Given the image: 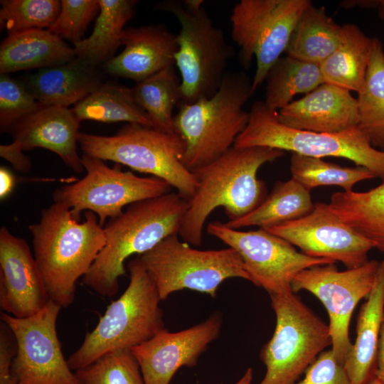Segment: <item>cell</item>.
Segmentation results:
<instances>
[{"mask_svg": "<svg viewBox=\"0 0 384 384\" xmlns=\"http://www.w3.org/2000/svg\"><path fill=\"white\" fill-rule=\"evenodd\" d=\"M284 154L266 146H233L215 161L191 171L198 187L188 201L178 236L199 246L204 224L217 208H223L228 220L242 218L256 209L267 196L265 183L257 176L259 169Z\"/></svg>", "mask_w": 384, "mask_h": 384, "instance_id": "cell-1", "label": "cell"}, {"mask_svg": "<svg viewBox=\"0 0 384 384\" xmlns=\"http://www.w3.org/2000/svg\"><path fill=\"white\" fill-rule=\"evenodd\" d=\"M28 230L49 299L61 308L68 307L75 299L77 281L87 274L106 243L104 228L93 212L87 211L80 223L67 206L53 202Z\"/></svg>", "mask_w": 384, "mask_h": 384, "instance_id": "cell-2", "label": "cell"}, {"mask_svg": "<svg viewBox=\"0 0 384 384\" xmlns=\"http://www.w3.org/2000/svg\"><path fill=\"white\" fill-rule=\"evenodd\" d=\"M188 201L178 193L134 203L103 227L106 243L82 284L98 294L112 297L119 291V279L126 274L124 262L140 255L166 237L178 233Z\"/></svg>", "mask_w": 384, "mask_h": 384, "instance_id": "cell-3", "label": "cell"}, {"mask_svg": "<svg viewBox=\"0 0 384 384\" xmlns=\"http://www.w3.org/2000/svg\"><path fill=\"white\" fill-rule=\"evenodd\" d=\"M252 81L243 72H227L218 91L192 104L180 103L174 127L183 141V165L189 171L206 166L233 146L245 129L252 95Z\"/></svg>", "mask_w": 384, "mask_h": 384, "instance_id": "cell-4", "label": "cell"}, {"mask_svg": "<svg viewBox=\"0 0 384 384\" xmlns=\"http://www.w3.org/2000/svg\"><path fill=\"white\" fill-rule=\"evenodd\" d=\"M130 281L107 308L95 328L67 359L72 370L84 368L116 351L131 350L164 328L161 301L154 281L137 256L127 264Z\"/></svg>", "mask_w": 384, "mask_h": 384, "instance_id": "cell-5", "label": "cell"}, {"mask_svg": "<svg viewBox=\"0 0 384 384\" xmlns=\"http://www.w3.org/2000/svg\"><path fill=\"white\" fill-rule=\"evenodd\" d=\"M78 142L85 154L164 180L187 201L196 191L198 181L182 162L185 146L177 134L127 123L111 136L80 132Z\"/></svg>", "mask_w": 384, "mask_h": 384, "instance_id": "cell-6", "label": "cell"}, {"mask_svg": "<svg viewBox=\"0 0 384 384\" xmlns=\"http://www.w3.org/2000/svg\"><path fill=\"white\" fill-rule=\"evenodd\" d=\"M233 146H266L319 159L343 158L384 181V151L374 148L358 127L335 133L293 129L280 122L277 112L264 101L252 104L248 123Z\"/></svg>", "mask_w": 384, "mask_h": 384, "instance_id": "cell-7", "label": "cell"}, {"mask_svg": "<svg viewBox=\"0 0 384 384\" xmlns=\"http://www.w3.org/2000/svg\"><path fill=\"white\" fill-rule=\"evenodd\" d=\"M270 297L276 326L260 351L266 373L259 384H296L319 354L331 346L329 326L294 292Z\"/></svg>", "mask_w": 384, "mask_h": 384, "instance_id": "cell-8", "label": "cell"}, {"mask_svg": "<svg viewBox=\"0 0 384 384\" xmlns=\"http://www.w3.org/2000/svg\"><path fill=\"white\" fill-rule=\"evenodd\" d=\"M156 9L172 14L181 26L174 55L181 74V102L192 104L210 97L221 85L233 55L223 31L214 26L204 7L193 13L181 1H166Z\"/></svg>", "mask_w": 384, "mask_h": 384, "instance_id": "cell-9", "label": "cell"}, {"mask_svg": "<svg viewBox=\"0 0 384 384\" xmlns=\"http://www.w3.org/2000/svg\"><path fill=\"white\" fill-rule=\"evenodd\" d=\"M151 276L160 298L185 289L214 298L226 279L238 277L251 282L240 255L232 247L200 250L171 235L148 252L137 255Z\"/></svg>", "mask_w": 384, "mask_h": 384, "instance_id": "cell-10", "label": "cell"}, {"mask_svg": "<svg viewBox=\"0 0 384 384\" xmlns=\"http://www.w3.org/2000/svg\"><path fill=\"white\" fill-rule=\"evenodd\" d=\"M311 4L309 0H241L234 6L231 36L239 47L240 63L248 68L256 58L252 95L285 52L299 18Z\"/></svg>", "mask_w": 384, "mask_h": 384, "instance_id": "cell-11", "label": "cell"}, {"mask_svg": "<svg viewBox=\"0 0 384 384\" xmlns=\"http://www.w3.org/2000/svg\"><path fill=\"white\" fill-rule=\"evenodd\" d=\"M81 157L85 176L53 193L54 202L67 206L77 220L82 211H92L103 228L107 220L121 215L125 206L171 192V186L159 178L141 177L122 171L119 164L110 167L85 154Z\"/></svg>", "mask_w": 384, "mask_h": 384, "instance_id": "cell-12", "label": "cell"}, {"mask_svg": "<svg viewBox=\"0 0 384 384\" xmlns=\"http://www.w3.org/2000/svg\"><path fill=\"white\" fill-rule=\"evenodd\" d=\"M207 232L238 252L251 282L269 294L293 292L294 277L305 269L336 263L299 252L284 239L262 228L242 231L215 221L208 224Z\"/></svg>", "mask_w": 384, "mask_h": 384, "instance_id": "cell-13", "label": "cell"}, {"mask_svg": "<svg viewBox=\"0 0 384 384\" xmlns=\"http://www.w3.org/2000/svg\"><path fill=\"white\" fill-rule=\"evenodd\" d=\"M336 263L316 265L299 272L292 284L297 293L306 290L325 306L329 319L331 350L343 365L352 344L349 324L358 302L370 293L380 262L368 260L364 265L339 271Z\"/></svg>", "mask_w": 384, "mask_h": 384, "instance_id": "cell-14", "label": "cell"}, {"mask_svg": "<svg viewBox=\"0 0 384 384\" xmlns=\"http://www.w3.org/2000/svg\"><path fill=\"white\" fill-rule=\"evenodd\" d=\"M60 309L50 299L39 312L27 318L1 314V321L16 341V354L11 364L16 384H83L72 372L62 352L56 331Z\"/></svg>", "mask_w": 384, "mask_h": 384, "instance_id": "cell-15", "label": "cell"}, {"mask_svg": "<svg viewBox=\"0 0 384 384\" xmlns=\"http://www.w3.org/2000/svg\"><path fill=\"white\" fill-rule=\"evenodd\" d=\"M312 257L340 262L347 269L366 263L373 241L344 224L331 210L329 203L316 202L308 215L265 229Z\"/></svg>", "mask_w": 384, "mask_h": 384, "instance_id": "cell-16", "label": "cell"}, {"mask_svg": "<svg viewBox=\"0 0 384 384\" xmlns=\"http://www.w3.org/2000/svg\"><path fill=\"white\" fill-rule=\"evenodd\" d=\"M221 326V316L213 314L206 321L180 331L164 329L132 348L144 384H169L180 368L195 366L208 345L218 337Z\"/></svg>", "mask_w": 384, "mask_h": 384, "instance_id": "cell-17", "label": "cell"}, {"mask_svg": "<svg viewBox=\"0 0 384 384\" xmlns=\"http://www.w3.org/2000/svg\"><path fill=\"white\" fill-rule=\"evenodd\" d=\"M50 300L28 242L0 229V306L16 318L39 312Z\"/></svg>", "mask_w": 384, "mask_h": 384, "instance_id": "cell-18", "label": "cell"}, {"mask_svg": "<svg viewBox=\"0 0 384 384\" xmlns=\"http://www.w3.org/2000/svg\"><path fill=\"white\" fill-rule=\"evenodd\" d=\"M81 121L72 108L43 105L14 124L11 144L21 151L43 148L55 153L69 168L85 169L77 149Z\"/></svg>", "mask_w": 384, "mask_h": 384, "instance_id": "cell-19", "label": "cell"}, {"mask_svg": "<svg viewBox=\"0 0 384 384\" xmlns=\"http://www.w3.org/2000/svg\"><path fill=\"white\" fill-rule=\"evenodd\" d=\"M287 127L315 132L335 133L358 127V102L351 92L324 82L277 112Z\"/></svg>", "mask_w": 384, "mask_h": 384, "instance_id": "cell-20", "label": "cell"}, {"mask_svg": "<svg viewBox=\"0 0 384 384\" xmlns=\"http://www.w3.org/2000/svg\"><path fill=\"white\" fill-rule=\"evenodd\" d=\"M124 50L103 65L112 75L142 81L175 65L176 35L163 24L124 28Z\"/></svg>", "mask_w": 384, "mask_h": 384, "instance_id": "cell-21", "label": "cell"}, {"mask_svg": "<svg viewBox=\"0 0 384 384\" xmlns=\"http://www.w3.org/2000/svg\"><path fill=\"white\" fill-rule=\"evenodd\" d=\"M23 83L40 104L68 107L85 99L103 82L97 67L75 57L38 70Z\"/></svg>", "mask_w": 384, "mask_h": 384, "instance_id": "cell-22", "label": "cell"}, {"mask_svg": "<svg viewBox=\"0 0 384 384\" xmlns=\"http://www.w3.org/2000/svg\"><path fill=\"white\" fill-rule=\"evenodd\" d=\"M384 317V260L373 289L357 319L356 338L343 363L351 384H366L375 377L377 351Z\"/></svg>", "mask_w": 384, "mask_h": 384, "instance_id": "cell-23", "label": "cell"}, {"mask_svg": "<svg viewBox=\"0 0 384 384\" xmlns=\"http://www.w3.org/2000/svg\"><path fill=\"white\" fill-rule=\"evenodd\" d=\"M76 56L73 48L48 29H32L4 38L0 46V73L38 68L67 63Z\"/></svg>", "mask_w": 384, "mask_h": 384, "instance_id": "cell-24", "label": "cell"}, {"mask_svg": "<svg viewBox=\"0 0 384 384\" xmlns=\"http://www.w3.org/2000/svg\"><path fill=\"white\" fill-rule=\"evenodd\" d=\"M343 26L336 23L324 7L312 4L302 13L285 50L292 58L320 65L338 47Z\"/></svg>", "mask_w": 384, "mask_h": 384, "instance_id": "cell-25", "label": "cell"}, {"mask_svg": "<svg viewBox=\"0 0 384 384\" xmlns=\"http://www.w3.org/2000/svg\"><path fill=\"white\" fill-rule=\"evenodd\" d=\"M343 26V38L321 65L324 82L358 94L362 90L369 65L373 38L367 36L356 25Z\"/></svg>", "mask_w": 384, "mask_h": 384, "instance_id": "cell-26", "label": "cell"}, {"mask_svg": "<svg viewBox=\"0 0 384 384\" xmlns=\"http://www.w3.org/2000/svg\"><path fill=\"white\" fill-rule=\"evenodd\" d=\"M100 12L91 35L74 44L76 56L99 67L114 57L122 45L124 25L134 15L137 1L98 0Z\"/></svg>", "mask_w": 384, "mask_h": 384, "instance_id": "cell-27", "label": "cell"}, {"mask_svg": "<svg viewBox=\"0 0 384 384\" xmlns=\"http://www.w3.org/2000/svg\"><path fill=\"white\" fill-rule=\"evenodd\" d=\"M314 206L310 191L291 178L277 182L253 211L238 220H228L225 224L236 230L249 226L268 229L302 218L310 213Z\"/></svg>", "mask_w": 384, "mask_h": 384, "instance_id": "cell-28", "label": "cell"}, {"mask_svg": "<svg viewBox=\"0 0 384 384\" xmlns=\"http://www.w3.org/2000/svg\"><path fill=\"white\" fill-rule=\"evenodd\" d=\"M329 206L341 222L373 241L384 253V181L366 191L334 193Z\"/></svg>", "mask_w": 384, "mask_h": 384, "instance_id": "cell-29", "label": "cell"}, {"mask_svg": "<svg viewBox=\"0 0 384 384\" xmlns=\"http://www.w3.org/2000/svg\"><path fill=\"white\" fill-rule=\"evenodd\" d=\"M72 110L80 121L126 122L153 127L150 117L135 100L132 89L113 82L102 83Z\"/></svg>", "mask_w": 384, "mask_h": 384, "instance_id": "cell-30", "label": "cell"}, {"mask_svg": "<svg viewBox=\"0 0 384 384\" xmlns=\"http://www.w3.org/2000/svg\"><path fill=\"white\" fill-rule=\"evenodd\" d=\"M265 105L278 112L298 94H307L324 82L320 65L286 55L270 69L265 80Z\"/></svg>", "mask_w": 384, "mask_h": 384, "instance_id": "cell-31", "label": "cell"}, {"mask_svg": "<svg viewBox=\"0 0 384 384\" xmlns=\"http://www.w3.org/2000/svg\"><path fill=\"white\" fill-rule=\"evenodd\" d=\"M358 127L375 149L384 151V49L377 37L366 80L358 94Z\"/></svg>", "mask_w": 384, "mask_h": 384, "instance_id": "cell-32", "label": "cell"}, {"mask_svg": "<svg viewBox=\"0 0 384 384\" xmlns=\"http://www.w3.org/2000/svg\"><path fill=\"white\" fill-rule=\"evenodd\" d=\"M132 89L135 100L150 117L153 128L176 134L173 111L181 102V80L174 65L136 82Z\"/></svg>", "mask_w": 384, "mask_h": 384, "instance_id": "cell-33", "label": "cell"}, {"mask_svg": "<svg viewBox=\"0 0 384 384\" xmlns=\"http://www.w3.org/2000/svg\"><path fill=\"white\" fill-rule=\"evenodd\" d=\"M290 172L292 178L309 191L319 186H336L345 192H351L357 183L375 177L362 166H341L322 159L294 153L290 159Z\"/></svg>", "mask_w": 384, "mask_h": 384, "instance_id": "cell-34", "label": "cell"}, {"mask_svg": "<svg viewBox=\"0 0 384 384\" xmlns=\"http://www.w3.org/2000/svg\"><path fill=\"white\" fill-rule=\"evenodd\" d=\"M0 28L8 35L32 29H48L60 10L58 0H1Z\"/></svg>", "mask_w": 384, "mask_h": 384, "instance_id": "cell-35", "label": "cell"}, {"mask_svg": "<svg viewBox=\"0 0 384 384\" xmlns=\"http://www.w3.org/2000/svg\"><path fill=\"white\" fill-rule=\"evenodd\" d=\"M75 373L83 384H144L131 350L109 353Z\"/></svg>", "mask_w": 384, "mask_h": 384, "instance_id": "cell-36", "label": "cell"}, {"mask_svg": "<svg viewBox=\"0 0 384 384\" xmlns=\"http://www.w3.org/2000/svg\"><path fill=\"white\" fill-rule=\"evenodd\" d=\"M40 103L26 85L9 74L0 75V129L10 133L14 124L36 110Z\"/></svg>", "mask_w": 384, "mask_h": 384, "instance_id": "cell-37", "label": "cell"}, {"mask_svg": "<svg viewBox=\"0 0 384 384\" xmlns=\"http://www.w3.org/2000/svg\"><path fill=\"white\" fill-rule=\"evenodd\" d=\"M59 14L48 28L73 44L82 41L92 20L100 12L98 0H61Z\"/></svg>", "mask_w": 384, "mask_h": 384, "instance_id": "cell-38", "label": "cell"}, {"mask_svg": "<svg viewBox=\"0 0 384 384\" xmlns=\"http://www.w3.org/2000/svg\"><path fill=\"white\" fill-rule=\"evenodd\" d=\"M296 384H351L341 364L331 349L324 351L305 371Z\"/></svg>", "mask_w": 384, "mask_h": 384, "instance_id": "cell-39", "label": "cell"}, {"mask_svg": "<svg viewBox=\"0 0 384 384\" xmlns=\"http://www.w3.org/2000/svg\"><path fill=\"white\" fill-rule=\"evenodd\" d=\"M15 337L7 325L0 326V384H16L11 373V364L16 354Z\"/></svg>", "mask_w": 384, "mask_h": 384, "instance_id": "cell-40", "label": "cell"}, {"mask_svg": "<svg viewBox=\"0 0 384 384\" xmlns=\"http://www.w3.org/2000/svg\"><path fill=\"white\" fill-rule=\"evenodd\" d=\"M0 156L19 172L27 173L31 169V159L11 143L0 145Z\"/></svg>", "mask_w": 384, "mask_h": 384, "instance_id": "cell-41", "label": "cell"}, {"mask_svg": "<svg viewBox=\"0 0 384 384\" xmlns=\"http://www.w3.org/2000/svg\"><path fill=\"white\" fill-rule=\"evenodd\" d=\"M16 185L14 174L6 167H0V199L4 200L13 191Z\"/></svg>", "mask_w": 384, "mask_h": 384, "instance_id": "cell-42", "label": "cell"}, {"mask_svg": "<svg viewBox=\"0 0 384 384\" xmlns=\"http://www.w3.org/2000/svg\"><path fill=\"white\" fill-rule=\"evenodd\" d=\"M375 377L384 382V317L378 346Z\"/></svg>", "mask_w": 384, "mask_h": 384, "instance_id": "cell-43", "label": "cell"}, {"mask_svg": "<svg viewBox=\"0 0 384 384\" xmlns=\"http://www.w3.org/2000/svg\"><path fill=\"white\" fill-rule=\"evenodd\" d=\"M183 6L188 11L196 13L203 8V0H184L181 1Z\"/></svg>", "mask_w": 384, "mask_h": 384, "instance_id": "cell-44", "label": "cell"}, {"mask_svg": "<svg viewBox=\"0 0 384 384\" xmlns=\"http://www.w3.org/2000/svg\"><path fill=\"white\" fill-rule=\"evenodd\" d=\"M253 376V371L251 368H248L242 376L234 384H251ZM223 384V383H219Z\"/></svg>", "mask_w": 384, "mask_h": 384, "instance_id": "cell-45", "label": "cell"}, {"mask_svg": "<svg viewBox=\"0 0 384 384\" xmlns=\"http://www.w3.org/2000/svg\"><path fill=\"white\" fill-rule=\"evenodd\" d=\"M378 15L380 18L384 20V1H380L379 6L378 7Z\"/></svg>", "mask_w": 384, "mask_h": 384, "instance_id": "cell-46", "label": "cell"}, {"mask_svg": "<svg viewBox=\"0 0 384 384\" xmlns=\"http://www.w3.org/2000/svg\"><path fill=\"white\" fill-rule=\"evenodd\" d=\"M366 384H384V382L379 380L376 377H374L373 379H371L368 383Z\"/></svg>", "mask_w": 384, "mask_h": 384, "instance_id": "cell-47", "label": "cell"}]
</instances>
